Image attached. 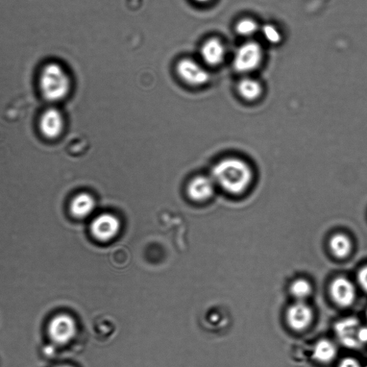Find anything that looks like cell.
Wrapping results in <instances>:
<instances>
[{
	"instance_id": "obj_1",
	"label": "cell",
	"mask_w": 367,
	"mask_h": 367,
	"mask_svg": "<svg viewBox=\"0 0 367 367\" xmlns=\"http://www.w3.org/2000/svg\"><path fill=\"white\" fill-rule=\"evenodd\" d=\"M38 84L45 99L59 102L69 94L72 79L67 66L58 58L45 60L38 72Z\"/></svg>"
},
{
	"instance_id": "obj_2",
	"label": "cell",
	"mask_w": 367,
	"mask_h": 367,
	"mask_svg": "<svg viewBox=\"0 0 367 367\" xmlns=\"http://www.w3.org/2000/svg\"><path fill=\"white\" fill-rule=\"evenodd\" d=\"M211 178L215 185L230 194H239L251 184L253 171L247 162L237 158H227L214 165Z\"/></svg>"
},
{
	"instance_id": "obj_3",
	"label": "cell",
	"mask_w": 367,
	"mask_h": 367,
	"mask_svg": "<svg viewBox=\"0 0 367 367\" xmlns=\"http://www.w3.org/2000/svg\"><path fill=\"white\" fill-rule=\"evenodd\" d=\"M180 79L192 86H203L210 80V75L203 63L190 58H184L176 65Z\"/></svg>"
},
{
	"instance_id": "obj_4",
	"label": "cell",
	"mask_w": 367,
	"mask_h": 367,
	"mask_svg": "<svg viewBox=\"0 0 367 367\" xmlns=\"http://www.w3.org/2000/svg\"><path fill=\"white\" fill-rule=\"evenodd\" d=\"M262 58V48L258 43H244L237 49L235 54L233 67L239 72H249L260 65Z\"/></svg>"
},
{
	"instance_id": "obj_5",
	"label": "cell",
	"mask_w": 367,
	"mask_h": 367,
	"mask_svg": "<svg viewBox=\"0 0 367 367\" xmlns=\"http://www.w3.org/2000/svg\"><path fill=\"white\" fill-rule=\"evenodd\" d=\"M48 333L56 344L68 343L77 333L75 321L68 315L60 314L54 318L48 326Z\"/></svg>"
},
{
	"instance_id": "obj_6",
	"label": "cell",
	"mask_w": 367,
	"mask_h": 367,
	"mask_svg": "<svg viewBox=\"0 0 367 367\" xmlns=\"http://www.w3.org/2000/svg\"><path fill=\"white\" fill-rule=\"evenodd\" d=\"M120 227L119 219L115 215L104 213L94 219L91 229L95 238L107 241L117 235Z\"/></svg>"
},
{
	"instance_id": "obj_7",
	"label": "cell",
	"mask_w": 367,
	"mask_h": 367,
	"mask_svg": "<svg viewBox=\"0 0 367 367\" xmlns=\"http://www.w3.org/2000/svg\"><path fill=\"white\" fill-rule=\"evenodd\" d=\"M333 301L340 307H349L354 302L356 290L353 283L346 278L338 277L330 286Z\"/></svg>"
},
{
	"instance_id": "obj_8",
	"label": "cell",
	"mask_w": 367,
	"mask_h": 367,
	"mask_svg": "<svg viewBox=\"0 0 367 367\" xmlns=\"http://www.w3.org/2000/svg\"><path fill=\"white\" fill-rule=\"evenodd\" d=\"M359 322L356 318L350 317L342 320L335 325V332L341 344L346 348L355 349L361 346L357 339Z\"/></svg>"
},
{
	"instance_id": "obj_9",
	"label": "cell",
	"mask_w": 367,
	"mask_h": 367,
	"mask_svg": "<svg viewBox=\"0 0 367 367\" xmlns=\"http://www.w3.org/2000/svg\"><path fill=\"white\" fill-rule=\"evenodd\" d=\"M40 128L46 138H58L64 129V120L61 113L56 109H47L41 117Z\"/></svg>"
},
{
	"instance_id": "obj_10",
	"label": "cell",
	"mask_w": 367,
	"mask_h": 367,
	"mask_svg": "<svg viewBox=\"0 0 367 367\" xmlns=\"http://www.w3.org/2000/svg\"><path fill=\"white\" fill-rule=\"evenodd\" d=\"M286 319L291 329L302 331L311 325L313 312L308 305L303 302H298L292 304L288 309Z\"/></svg>"
},
{
	"instance_id": "obj_11",
	"label": "cell",
	"mask_w": 367,
	"mask_h": 367,
	"mask_svg": "<svg viewBox=\"0 0 367 367\" xmlns=\"http://www.w3.org/2000/svg\"><path fill=\"white\" fill-rule=\"evenodd\" d=\"M200 54L203 64L217 66L224 61L226 49L221 41L213 38L206 40L202 45Z\"/></svg>"
},
{
	"instance_id": "obj_12",
	"label": "cell",
	"mask_w": 367,
	"mask_h": 367,
	"mask_svg": "<svg viewBox=\"0 0 367 367\" xmlns=\"http://www.w3.org/2000/svg\"><path fill=\"white\" fill-rule=\"evenodd\" d=\"M215 184L212 178L198 176L194 178L188 185L187 194L195 202L209 200L214 194Z\"/></svg>"
},
{
	"instance_id": "obj_13",
	"label": "cell",
	"mask_w": 367,
	"mask_h": 367,
	"mask_svg": "<svg viewBox=\"0 0 367 367\" xmlns=\"http://www.w3.org/2000/svg\"><path fill=\"white\" fill-rule=\"evenodd\" d=\"M95 201L93 196L88 193H81L72 199L70 204V212L77 218H84L89 216L94 210Z\"/></svg>"
},
{
	"instance_id": "obj_14",
	"label": "cell",
	"mask_w": 367,
	"mask_h": 367,
	"mask_svg": "<svg viewBox=\"0 0 367 367\" xmlns=\"http://www.w3.org/2000/svg\"><path fill=\"white\" fill-rule=\"evenodd\" d=\"M337 350L331 341L322 339L318 341L313 351V359L322 364L332 361L336 356Z\"/></svg>"
},
{
	"instance_id": "obj_15",
	"label": "cell",
	"mask_w": 367,
	"mask_h": 367,
	"mask_svg": "<svg viewBox=\"0 0 367 367\" xmlns=\"http://www.w3.org/2000/svg\"><path fill=\"white\" fill-rule=\"evenodd\" d=\"M329 247L334 256L342 259L350 255L352 244L348 236L338 233L331 238Z\"/></svg>"
},
{
	"instance_id": "obj_16",
	"label": "cell",
	"mask_w": 367,
	"mask_h": 367,
	"mask_svg": "<svg viewBox=\"0 0 367 367\" xmlns=\"http://www.w3.org/2000/svg\"><path fill=\"white\" fill-rule=\"evenodd\" d=\"M237 91L244 100L253 101L261 95L262 86L258 81L246 78L239 82Z\"/></svg>"
},
{
	"instance_id": "obj_17",
	"label": "cell",
	"mask_w": 367,
	"mask_h": 367,
	"mask_svg": "<svg viewBox=\"0 0 367 367\" xmlns=\"http://www.w3.org/2000/svg\"><path fill=\"white\" fill-rule=\"evenodd\" d=\"M259 30L258 23L251 19H242L240 20L235 27L238 35L244 37H251Z\"/></svg>"
},
{
	"instance_id": "obj_18",
	"label": "cell",
	"mask_w": 367,
	"mask_h": 367,
	"mask_svg": "<svg viewBox=\"0 0 367 367\" xmlns=\"http://www.w3.org/2000/svg\"><path fill=\"white\" fill-rule=\"evenodd\" d=\"M290 292L293 297L299 299H303L310 295L311 292V284L304 279H298L290 286Z\"/></svg>"
},
{
	"instance_id": "obj_19",
	"label": "cell",
	"mask_w": 367,
	"mask_h": 367,
	"mask_svg": "<svg viewBox=\"0 0 367 367\" xmlns=\"http://www.w3.org/2000/svg\"><path fill=\"white\" fill-rule=\"evenodd\" d=\"M265 39L272 44H278L281 42L282 36L280 31L272 24H266L261 29Z\"/></svg>"
},
{
	"instance_id": "obj_20",
	"label": "cell",
	"mask_w": 367,
	"mask_h": 367,
	"mask_svg": "<svg viewBox=\"0 0 367 367\" xmlns=\"http://www.w3.org/2000/svg\"><path fill=\"white\" fill-rule=\"evenodd\" d=\"M357 280L362 290L367 292V265L360 269L357 275Z\"/></svg>"
},
{
	"instance_id": "obj_21",
	"label": "cell",
	"mask_w": 367,
	"mask_h": 367,
	"mask_svg": "<svg viewBox=\"0 0 367 367\" xmlns=\"http://www.w3.org/2000/svg\"><path fill=\"white\" fill-rule=\"evenodd\" d=\"M338 367H361V365L354 358L348 357L341 360Z\"/></svg>"
},
{
	"instance_id": "obj_22",
	"label": "cell",
	"mask_w": 367,
	"mask_h": 367,
	"mask_svg": "<svg viewBox=\"0 0 367 367\" xmlns=\"http://www.w3.org/2000/svg\"><path fill=\"white\" fill-rule=\"evenodd\" d=\"M357 339L359 343H367V327H359L357 332Z\"/></svg>"
},
{
	"instance_id": "obj_23",
	"label": "cell",
	"mask_w": 367,
	"mask_h": 367,
	"mask_svg": "<svg viewBox=\"0 0 367 367\" xmlns=\"http://www.w3.org/2000/svg\"><path fill=\"white\" fill-rule=\"evenodd\" d=\"M194 2L200 5H205L212 1V0H193Z\"/></svg>"
},
{
	"instance_id": "obj_24",
	"label": "cell",
	"mask_w": 367,
	"mask_h": 367,
	"mask_svg": "<svg viewBox=\"0 0 367 367\" xmlns=\"http://www.w3.org/2000/svg\"><path fill=\"white\" fill-rule=\"evenodd\" d=\"M59 367H70V366H59Z\"/></svg>"
},
{
	"instance_id": "obj_25",
	"label": "cell",
	"mask_w": 367,
	"mask_h": 367,
	"mask_svg": "<svg viewBox=\"0 0 367 367\" xmlns=\"http://www.w3.org/2000/svg\"><path fill=\"white\" fill-rule=\"evenodd\" d=\"M366 318H367V310H366Z\"/></svg>"
},
{
	"instance_id": "obj_26",
	"label": "cell",
	"mask_w": 367,
	"mask_h": 367,
	"mask_svg": "<svg viewBox=\"0 0 367 367\" xmlns=\"http://www.w3.org/2000/svg\"><path fill=\"white\" fill-rule=\"evenodd\" d=\"M365 367H367V365Z\"/></svg>"
}]
</instances>
